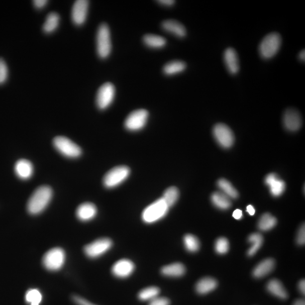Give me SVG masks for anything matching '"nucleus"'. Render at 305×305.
I'll return each instance as SVG.
<instances>
[{
	"label": "nucleus",
	"instance_id": "f257e3e1",
	"mask_svg": "<svg viewBox=\"0 0 305 305\" xmlns=\"http://www.w3.org/2000/svg\"><path fill=\"white\" fill-rule=\"evenodd\" d=\"M53 191L51 187L44 185L36 189L32 194L28 203L27 211L32 215H37L45 210L51 201Z\"/></svg>",
	"mask_w": 305,
	"mask_h": 305
},
{
	"label": "nucleus",
	"instance_id": "f03ea898",
	"mask_svg": "<svg viewBox=\"0 0 305 305\" xmlns=\"http://www.w3.org/2000/svg\"><path fill=\"white\" fill-rule=\"evenodd\" d=\"M169 208L163 199L160 198L144 209L142 220L145 224H153L165 217Z\"/></svg>",
	"mask_w": 305,
	"mask_h": 305
},
{
	"label": "nucleus",
	"instance_id": "7ed1b4c3",
	"mask_svg": "<svg viewBox=\"0 0 305 305\" xmlns=\"http://www.w3.org/2000/svg\"><path fill=\"white\" fill-rule=\"evenodd\" d=\"M281 45V38L279 34L273 33L265 36L259 44V52L265 60L274 57L279 52Z\"/></svg>",
	"mask_w": 305,
	"mask_h": 305
},
{
	"label": "nucleus",
	"instance_id": "20e7f679",
	"mask_svg": "<svg viewBox=\"0 0 305 305\" xmlns=\"http://www.w3.org/2000/svg\"><path fill=\"white\" fill-rule=\"evenodd\" d=\"M97 53L99 58L106 59L110 56L112 45L110 29L103 24L98 27L96 36Z\"/></svg>",
	"mask_w": 305,
	"mask_h": 305
},
{
	"label": "nucleus",
	"instance_id": "39448f33",
	"mask_svg": "<svg viewBox=\"0 0 305 305\" xmlns=\"http://www.w3.org/2000/svg\"><path fill=\"white\" fill-rule=\"evenodd\" d=\"M130 168L126 166H120L108 171L103 179V183L107 188H113L120 185L128 178Z\"/></svg>",
	"mask_w": 305,
	"mask_h": 305
},
{
	"label": "nucleus",
	"instance_id": "423d86ee",
	"mask_svg": "<svg viewBox=\"0 0 305 305\" xmlns=\"http://www.w3.org/2000/svg\"><path fill=\"white\" fill-rule=\"evenodd\" d=\"M53 143L57 151L66 157L76 158L81 156V148L66 137L58 136L54 139Z\"/></svg>",
	"mask_w": 305,
	"mask_h": 305
},
{
	"label": "nucleus",
	"instance_id": "0eeeda50",
	"mask_svg": "<svg viewBox=\"0 0 305 305\" xmlns=\"http://www.w3.org/2000/svg\"><path fill=\"white\" fill-rule=\"evenodd\" d=\"M65 253L61 248L52 249L45 253L43 259L44 266L50 271L60 270L65 262Z\"/></svg>",
	"mask_w": 305,
	"mask_h": 305
},
{
	"label": "nucleus",
	"instance_id": "6e6552de",
	"mask_svg": "<svg viewBox=\"0 0 305 305\" xmlns=\"http://www.w3.org/2000/svg\"><path fill=\"white\" fill-rule=\"evenodd\" d=\"M149 113L145 109H139L130 114L125 122V128L130 131L142 130L146 125Z\"/></svg>",
	"mask_w": 305,
	"mask_h": 305
},
{
	"label": "nucleus",
	"instance_id": "1a4fd4ad",
	"mask_svg": "<svg viewBox=\"0 0 305 305\" xmlns=\"http://www.w3.org/2000/svg\"><path fill=\"white\" fill-rule=\"evenodd\" d=\"M112 241L109 238H101L95 240L92 243L86 245L84 252L90 258H96L103 256L111 249Z\"/></svg>",
	"mask_w": 305,
	"mask_h": 305
},
{
	"label": "nucleus",
	"instance_id": "9d476101",
	"mask_svg": "<svg viewBox=\"0 0 305 305\" xmlns=\"http://www.w3.org/2000/svg\"><path fill=\"white\" fill-rule=\"evenodd\" d=\"M115 86L111 83L103 84L98 90L96 95V104L100 110H106L110 107L115 99Z\"/></svg>",
	"mask_w": 305,
	"mask_h": 305
},
{
	"label": "nucleus",
	"instance_id": "9b49d317",
	"mask_svg": "<svg viewBox=\"0 0 305 305\" xmlns=\"http://www.w3.org/2000/svg\"><path fill=\"white\" fill-rule=\"evenodd\" d=\"M213 133L217 143L223 148H229L234 143V134L229 127L225 124H217L214 127Z\"/></svg>",
	"mask_w": 305,
	"mask_h": 305
},
{
	"label": "nucleus",
	"instance_id": "f8f14e48",
	"mask_svg": "<svg viewBox=\"0 0 305 305\" xmlns=\"http://www.w3.org/2000/svg\"><path fill=\"white\" fill-rule=\"evenodd\" d=\"M89 2L86 0L76 1L71 11V19L74 25L80 26L84 24L87 18Z\"/></svg>",
	"mask_w": 305,
	"mask_h": 305
},
{
	"label": "nucleus",
	"instance_id": "ddd939ff",
	"mask_svg": "<svg viewBox=\"0 0 305 305\" xmlns=\"http://www.w3.org/2000/svg\"><path fill=\"white\" fill-rule=\"evenodd\" d=\"M283 122L285 129L291 132L298 131L302 125L301 115L294 109H288L285 112Z\"/></svg>",
	"mask_w": 305,
	"mask_h": 305
},
{
	"label": "nucleus",
	"instance_id": "4468645a",
	"mask_svg": "<svg viewBox=\"0 0 305 305\" xmlns=\"http://www.w3.org/2000/svg\"><path fill=\"white\" fill-rule=\"evenodd\" d=\"M134 270L135 265L133 262L129 259H123L114 264L112 272L118 278L124 279L133 274Z\"/></svg>",
	"mask_w": 305,
	"mask_h": 305
},
{
	"label": "nucleus",
	"instance_id": "2eb2a0df",
	"mask_svg": "<svg viewBox=\"0 0 305 305\" xmlns=\"http://www.w3.org/2000/svg\"><path fill=\"white\" fill-rule=\"evenodd\" d=\"M224 61L227 70L232 75L238 73L240 69L238 54L232 48H227L224 54Z\"/></svg>",
	"mask_w": 305,
	"mask_h": 305
},
{
	"label": "nucleus",
	"instance_id": "dca6fc26",
	"mask_svg": "<svg viewBox=\"0 0 305 305\" xmlns=\"http://www.w3.org/2000/svg\"><path fill=\"white\" fill-rule=\"evenodd\" d=\"M265 183L269 186L271 194L274 197H279L285 189L284 181L278 178L275 174H268L265 179Z\"/></svg>",
	"mask_w": 305,
	"mask_h": 305
},
{
	"label": "nucleus",
	"instance_id": "f3484780",
	"mask_svg": "<svg viewBox=\"0 0 305 305\" xmlns=\"http://www.w3.org/2000/svg\"><path fill=\"white\" fill-rule=\"evenodd\" d=\"M97 210L94 204L89 202L82 204L77 208L76 215L78 219L83 222L92 220L96 216Z\"/></svg>",
	"mask_w": 305,
	"mask_h": 305
},
{
	"label": "nucleus",
	"instance_id": "a211bd4d",
	"mask_svg": "<svg viewBox=\"0 0 305 305\" xmlns=\"http://www.w3.org/2000/svg\"><path fill=\"white\" fill-rule=\"evenodd\" d=\"M162 29L177 38H183L186 35L185 27L180 22L175 20H166L162 23Z\"/></svg>",
	"mask_w": 305,
	"mask_h": 305
},
{
	"label": "nucleus",
	"instance_id": "6ab92c4d",
	"mask_svg": "<svg viewBox=\"0 0 305 305\" xmlns=\"http://www.w3.org/2000/svg\"><path fill=\"white\" fill-rule=\"evenodd\" d=\"M15 170L17 176L22 180H27L33 176L34 167L33 164L27 159H20L15 165Z\"/></svg>",
	"mask_w": 305,
	"mask_h": 305
},
{
	"label": "nucleus",
	"instance_id": "aec40b11",
	"mask_svg": "<svg viewBox=\"0 0 305 305\" xmlns=\"http://www.w3.org/2000/svg\"><path fill=\"white\" fill-rule=\"evenodd\" d=\"M275 266V262L274 259L272 258L265 259L254 268L253 275L256 278H261L269 274L274 270Z\"/></svg>",
	"mask_w": 305,
	"mask_h": 305
},
{
	"label": "nucleus",
	"instance_id": "412c9836",
	"mask_svg": "<svg viewBox=\"0 0 305 305\" xmlns=\"http://www.w3.org/2000/svg\"><path fill=\"white\" fill-rule=\"evenodd\" d=\"M267 289L271 294L280 299L288 298V294L281 282L277 279H272L267 284Z\"/></svg>",
	"mask_w": 305,
	"mask_h": 305
},
{
	"label": "nucleus",
	"instance_id": "4be33fe9",
	"mask_svg": "<svg viewBox=\"0 0 305 305\" xmlns=\"http://www.w3.org/2000/svg\"><path fill=\"white\" fill-rule=\"evenodd\" d=\"M217 285L216 279L210 277H204L199 280L195 285V290L199 294H206L215 290Z\"/></svg>",
	"mask_w": 305,
	"mask_h": 305
},
{
	"label": "nucleus",
	"instance_id": "5701e85b",
	"mask_svg": "<svg viewBox=\"0 0 305 305\" xmlns=\"http://www.w3.org/2000/svg\"><path fill=\"white\" fill-rule=\"evenodd\" d=\"M161 274L165 276L177 277L183 276L185 272V267L181 263H174L163 266L161 268Z\"/></svg>",
	"mask_w": 305,
	"mask_h": 305
},
{
	"label": "nucleus",
	"instance_id": "b1692460",
	"mask_svg": "<svg viewBox=\"0 0 305 305\" xmlns=\"http://www.w3.org/2000/svg\"><path fill=\"white\" fill-rule=\"evenodd\" d=\"M211 199L214 206L221 210H227L231 207L230 198L223 192H216L213 193Z\"/></svg>",
	"mask_w": 305,
	"mask_h": 305
},
{
	"label": "nucleus",
	"instance_id": "393cba45",
	"mask_svg": "<svg viewBox=\"0 0 305 305\" xmlns=\"http://www.w3.org/2000/svg\"><path fill=\"white\" fill-rule=\"evenodd\" d=\"M143 42L145 45L152 49H161L166 46V40L162 36L153 35H145L143 37Z\"/></svg>",
	"mask_w": 305,
	"mask_h": 305
},
{
	"label": "nucleus",
	"instance_id": "a878e982",
	"mask_svg": "<svg viewBox=\"0 0 305 305\" xmlns=\"http://www.w3.org/2000/svg\"><path fill=\"white\" fill-rule=\"evenodd\" d=\"M60 17L57 13H49L43 25V31L45 33L51 34L55 31L60 24Z\"/></svg>",
	"mask_w": 305,
	"mask_h": 305
},
{
	"label": "nucleus",
	"instance_id": "bb28decb",
	"mask_svg": "<svg viewBox=\"0 0 305 305\" xmlns=\"http://www.w3.org/2000/svg\"><path fill=\"white\" fill-rule=\"evenodd\" d=\"M186 67V63L181 61H174L167 63L163 67L164 74L167 76L175 75L183 72Z\"/></svg>",
	"mask_w": 305,
	"mask_h": 305
},
{
	"label": "nucleus",
	"instance_id": "cd10ccee",
	"mask_svg": "<svg viewBox=\"0 0 305 305\" xmlns=\"http://www.w3.org/2000/svg\"><path fill=\"white\" fill-rule=\"evenodd\" d=\"M276 224L277 220L276 218L271 216L270 214L266 213L259 219L258 227L261 231H267L274 228Z\"/></svg>",
	"mask_w": 305,
	"mask_h": 305
},
{
	"label": "nucleus",
	"instance_id": "c85d7f7f",
	"mask_svg": "<svg viewBox=\"0 0 305 305\" xmlns=\"http://www.w3.org/2000/svg\"><path fill=\"white\" fill-rule=\"evenodd\" d=\"M217 185L230 198H237L239 196L238 191L231 184L230 182L225 179H221L218 181Z\"/></svg>",
	"mask_w": 305,
	"mask_h": 305
},
{
	"label": "nucleus",
	"instance_id": "c756f323",
	"mask_svg": "<svg viewBox=\"0 0 305 305\" xmlns=\"http://www.w3.org/2000/svg\"><path fill=\"white\" fill-rule=\"evenodd\" d=\"M248 241L252 244V247L248 250V255L249 256H253L262 247L263 238L261 234L254 233L249 236Z\"/></svg>",
	"mask_w": 305,
	"mask_h": 305
},
{
	"label": "nucleus",
	"instance_id": "7c9ffc66",
	"mask_svg": "<svg viewBox=\"0 0 305 305\" xmlns=\"http://www.w3.org/2000/svg\"><path fill=\"white\" fill-rule=\"evenodd\" d=\"M179 197V191L175 186L168 188L164 192L162 198L168 207L170 208L174 206Z\"/></svg>",
	"mask_w": 305,
	"mask_h": 305
},
{
	"label": "nucleus",
	"instance_id": "2f4dec72",
	"mask_svg": "<svg viewBox=\"0 0 305 305\" xmlns=\"http://www.w3.org/2000/svg\"><path fill=\"white\" fill-rule=\"evenodd\" d=\"M159 292L160 290L156 286H150L140 291L138 297L141 301H151L157 297Z\"/></svg>",
	"mask_w": 305,
	"mask_h": 305
},
{
	"label": "nucleus",
	"instance_id": "473e14b6",
	"mask_svg": "<svg viewBox=\"0 0 305 305\" xmlns=\"http://www.w3.org/2000/svg\"><path fill=\"white\" fill-rule=\"evenodd\" d=\"M184 244L185 248L189 252H197L200 247V243L198 239L195 236L187 234L184 237Z\"/></svg>",
	"mask_w": 305,
	"mask_h": 305
},
{
	"label": "nucleus",
	"instance_id": "72a5a7b5",
	"mask_svg": "<svg viewBox=\"0 0 305 305\" xmlns=\"http://www.w3.org/2000/svg\"><path fill=\"white\" fill-rule=\"evenodd\" d=\"M26 301L30 305H39L42 301V294L38 289H31L27 291L25 295Z\"/></svg>",
	"mask_w": 305,
	"mask_h": 305
},
{
	"label": "nucleus",
	"instance_id": "f704fd0d",
	"mask_svg": "<svg viewBox=\"0 0 305 305\" xmlns=\"http://www.w3.org/2000/svg\"><path fill=\"white\" fill-rule=\"evenodd\" d=\"M230 244L228 240L225 238H221L217 240L215 243V250L217 253L225 254L228 252Z\"/></svg>",
	"mask_w": 305,
	"mask_h": 305
},
{
	"label": "nucleus",
	"instance_id": "c9c22d12",
	"mask_svg": "<svg viewBox=\"0 0 305 305\" xmlns=\"http://www.w3.org/2000/svg\"><path fill=\"white\" fill-rule=\"evenodd\" d=\"M8 77V68L6 62L0 58V85L6 83Z\"/></svg>",
	"mask_w": 305,
	"mask_h": 305
},
{
	"label": "nucleus",
	"instance_id": "e433bc0d",
	"mask_svg": "<svg viewBox=\"0 0 305 305\" xmlns=\"http://www.w3.org/2000/svg\"><path fill=\"white\" fill-rule=\"evenodd\" d=\"M170 300L166 297H156L150 301L148 305H170Z\"/></svg>",
	"mask_w": 305,
	"mask_h": 305
},
{
	"label": "nucleus",
	"instance_id": "4c0bfd02",
	"mask_svg": "<svg viewBox=\"0 0 305 305\" xmlns=\"http://www.w3.org/2000/svg\"><path fill=\"white\" fill-rule=\"evenodd\" d=\"M297 243L299 245H304L305 243V227L303 224L299 229L297 236Z\"/></svg>",
	"mask_w": 305,
	"mask_h": 305
},
{
	"label": "nucleus",
	"instance_id": "58836bf2",
	"mask_svg": "<svg viewBox=\"0 0 305 305\" xmlns=\"http://www.w3.org/2000/svg\"><path fill=\"white\" fill-rule=\"evenodd\" d=\"M72 298L73 299L74 302L77 305H95L89 302L87 300L78 296V295H74L72 296Z\"/></svg>",
	"mask_w": 305,
	"mask_h": 305
},
{
	"label": "nucleus",
	"instance_id": "ea45409f",
	"mask_svg": "<svg viewBox=\"0 0 305 305\" xmlns=\"http://www.w3.org/2000/svg\"><path fill=\"white\" fill-rule=\"evenodd\" d=\"M48 2L47 0H35L33 2L35 8L38 9H42L47 6Z\"/></svg>",
	"mask_w": 305,
	"mask_h": 305
},
{
	"label": "nucleus",
	"instance_id": "a19ab883",
	"mask_svg": "<svg viewBox=\"0 0 305 305\" xmlns=\"http://www.w3.org/2000/svg\"><path fill=\"white\" fill-rule=\"evenodd\" d=\"M157 3L162 5L163 6L172 7L174 6L175 2L173 1V0H159V1H157Z\"/></svg>",
	"mask_w": 305,
	"mask_h": 305
},
{
	"label": "nucleus",
	"instance_id": "79ce46f5",
	"mask_svg": "<svg viewBox=\"0 0 305 305\" xmlns=\"http://www.w3.org/2000/svg\"><path fill=\"white\" fill-rule=\"evenodd\" d=\"M232 216L237 220H240L243 217V212L240 209H236L233 213Z\"/></svg>",
	"mask_w": 305,
	"mask_h": 305
},
{
	"label": "nucleus",
	"instance_id": "37998d69",
	"mask_svg": "<svg viewBox=\"0 0 305 305\" xmlns=\"http://www.w3.org/2000/svg\"><path fill=\"white\" fill-rule=\"evenodd\" d=\"M298 288L302 294L304 295L305 293V281L304 279L301 280L299 282Z\"/></svg>",
	"mask_w": 305,
	"mask_h": 305
},
{
	"label": "nucleus",
	"instance_id": "c03bdc74",
	"mask_svg": "<svg viewBox=\"0 0 305 305\" xmlns=\"http://www.w3.org/2000/svg\"><path fill=\"white\" fill-rule=\"evenodd\" d=\"M247 212L249 213V215L250 216H254L255 212H256V211H255V209L254 208V207L252 206H248L247 208Z\"/></svg>",
	"mask_w": 305,
	"mask_h": 305
},
{
	"label": "nucleus",
	"instance_id": "a18cd8bd",
	"mask_svg": "<svg viewBox=\"0 0 305 305\" xmlns=\"http://www.w3.org/2000/svg\"><path fill=\"white\" fill-rule=\"evenodd\" d=\"M293 305H305L304 300L302 299H297L294 302Z\"/></svg>",
	"mask_w": 305,
	"mask_h": 305
},
{
	"label": "nucleus",
	"instance_id": "49530a36",
	"mask_svg": "<svg viewBox=\"0 0 305 305\" xmlns=\"http://www.w3.org/2000/svg\"><path fill=\"white\" fill-rule=\"evenodd\" d=\"M299 58L300 59V60H301L302 61H304L305 60V51L303 49V51H302L301 52L299 53Z\"/></svg>",
	"mask_w": 305,
	"mask_h": 305
}]
</instances>
